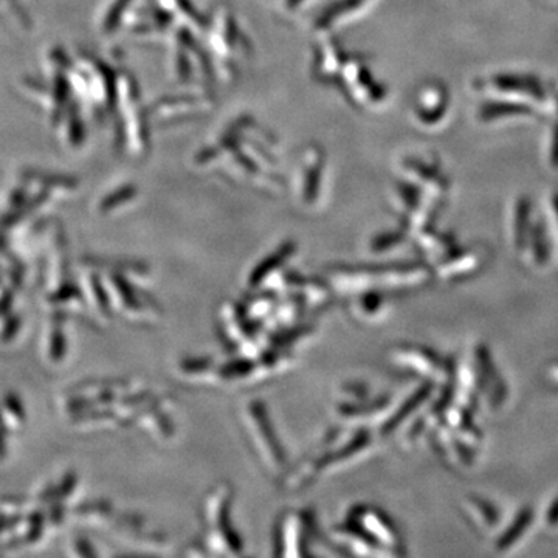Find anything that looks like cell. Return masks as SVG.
Listing matches in <instances>:
<instances>
[{
    "mask_svg": "<svg viewBox=\"0 0 558 558\" xmlns=\"http://www.w3.org/2000/svg\"><path fill=\"white\" fill-rule=\"evenodd\" d=\"M76 484H78V476H76V473H65L64 478L61 480L60 486L54 488L53 501L51 502L64 501V499L69 498L70 495H72V492L75 490Z\"/></svg>",
    "mask_w": 558,
    "mask_h": 558,
    "instance_id": "cell-20",
    "label": "cell"
},
{
    "mask_svg": "<svg viewBox=\"0 0 558 558\" xmlns=\"http://www.w3.org/2000/svg\"><path fill=\"white\" fill-rule=\"evenodd\" d=\"M245 425H247L250 438H252L253 446L258 450L264 465L270 473L279 475L284 473L286 469V454L282 450L281 442L277 438L274 425H271L269 413L266 407L258 400L250 402L244 410Z\"/></svg>",
    "mask_w": 558,
    "mask_h": 558,
    "instance_id": "cell-2",
    "label": "cell"
},
{
    "mask_svg": "<svg viewBox=\"0 0 558 558\" xmlns=\"http://www.w3.org/2000/svg\"><path fill=\"white\" fill-rule=\"evenodd\" d=\"M344 395L351 396V398L357 399L355 402H360V399H365L368 391L363 387L362 384H349L348 387L343 389Z\"/></svg>",
    "mask_w": 558,
    "mask_h": 558,
    "instance_id": "cell-26",
    "label": "cell"
},
{
    "mask_svg": "<svg viewBox=\"0 0 558 558\" xmlns=\"http://www.w3.org/2000/svg\"><path fill=\"white\" fill-rule=\"evenodd\" d=\"M49 517H50L51 524H54V526H60L62 521H64V517H65L64 501L51 502Z\"/></svg>",
    "mask_w": 558,
    "mask_h": 558,
    "instance_id": "cell-24",
    "label": "cell"
},
{
    "mask_svg": "<svg viewBox=\"0 0 558 558\" xmlns=\"http://www.w3.org/2000/svg\"><path fill=\"white\" fill-rule=\"evenodd\" d=\"M295 252V247L292 244L282 245L275 255H270L269 258L264 259L255 270H253L252 277L248 279L250 288H260L264 282L269 281L271 275L277 274V270L281 269L282 264L286 263Z\"/></svg>",
    "mask_w": 558,
    "mask_h": 558,
    "instance_id": "cell-7",
    "label": "cell"
},
{
    "mask_svg": "<svg viewBox=\"0 0 558 558\" xmlns=\"http://www.w3.org/2000/svg\"><path fill=\"white\" fill-rule=\"evenodd\" d=\"M7 433H9L7 427H0V461L7 457Z\"/></svg>",
    "mask_w": 558,
    "mask_h": 558,
    "instance_id": "cell-30",
    "label": "cell"
},
{
    "mask_svg": "<svg viewBox=\"0 0 558 558\" xmlns=\"http://www.w3.org/2000/svg\"><path fill=\"white\" fill-rule=\"evenodd\" d=\"M384 303L385 301L379 293L368 290V292H362L359 296H355L349 310L355 318H373L374 315L379 314Z\"/></svg>",
    "mask_w": 558,
    "mask_h": 558,
    "instance_id": "cell-9",
    "label": "cell"
},
{
    "mask_svg": "<svg viewBox=\"0 0 558 558\" xmlns=\"http://www.w3.org/2000/svg\"><path fill=\"white\" fill-rule=\"evenodd\" d=\"M110 282H112L113 289L119 293L121 303H123L128 311L138 315H146L149 318L159 317V304L150 299L149 295H146L143 290L135 289L131 284L130 279L116 271V274H110Z\"/></svg>",
    "mask_w": 558,
    "mask_h": 558,
    "instance_id": "cell-5",
    "label": "cell"
},
{
    "mask_svg": "<svg viewBox=\"0 0 558 558\" xmlns=\"http://www.w3.org/2000/svg\"><path fill=\"white\" fill-rule=\"evenodd\" d=\"M76 553L80 554L81 557H97V550L94 549L92 543L87 538H76L75 542Z\"/></svg>",
    "mask_w": 558,
    "mask_h": 558,
    "instance_id": "cell-25",
    "label": "cell"
},
{
    "mask_svg": "<svg viewBox=\"0 0 558 558\" xmlns=\"http://www.w3.org/2000/svg\"><path fill=\"white\" fill-rule=\"evenodd\" d=\"M24 545H28L27 539H25V537H13L9 539V542L3 543V545H0V554L22 548V546Z\"/></svg>",
    "mask_w": 558,
    "mask_h": 558,
    "instance_id": "cell-28",
    "label": "cell"
},
{
    "mask_svg": "<svg viewBox=\"0 0 558 558\" xmlns=\"http://www.w3.org/2000/svg\"><path fill=\"white\" fill-rule=\"evenodd\" d=\"M83 264L89 267H98V269H112L113 271H137L138 275H146V271H148V267L132 263V260L86 258L83 259Z\"/></svg>",
    "mask_w": 558,
    "mask_h": 558,
    "instance_id": "cell-11",
    "label": "cell"
},
{
    "mask_svg": "<svg viewBox=\"0 0 558 558\" xmlns=\"http://www.w3.org/2000/svg\"><path fill=\"white\" fill-rule=\"evenodd\" d=\"M180 374L191 380H215V365L208 359H191L180 363Z\"/></svg>",
    "mask_w": 558,
    "mask_h": 558,
    "instance_id": "cell-10",
    "label": "cell"
},
{
    "mask_svg": "<svg viewBox=\"0 0 558 558\" xmlns=\"http://www.w3.org/2000/svg\"><path fill=\"white\" fill-rule=\"evenodd\" d=\"M44 524H46V513L43 510H35L31 517H28V531L25 535L28 545L32 543L39 542L44 534Z\"/></svg>",
    "mask_w": 558,
    "mask_h": 558,
    "instance_id": "cell-19",
    "label": "cell"
},
{
    "mask_svg": "<svg viewBox=\"0 0 558 558\" xmlns=\"http://www.w3.org/2000/svg\"><path fill=\"white\" fill-rule=\"evenodd\" d=\"M112 418H119V414H117L116 410L98 409V407L72 414V421L75 422V424L94 421H112Z\"/></svg>",
    "mask_w": 558,
    "mask_h": 558,
    "instance_id": "cell-17",
    "label": "cell"
},
{
    "mask_svg": "<svg viewBox=\"0 0 558 558\" xmlns=\"http://www.w3.org/2000/svg\"><path fill=\"white\" fill-rule=\"evenodd\" d=\"M22 521V515L17 513V515L5 517L0 515V535L5 531H10V529L16 527Z\"/></svg>",
    "mask_w": 558,
    "mask_h": 558,
    "instance_id": "cell-27",
    "label": "cell"
},
{
    "mask_svg": "<svg viewBox=\"0 0 558 558\" xmlns=\"http://www.w3.org/2000/svg\"><path fill=\"white\" fill-rule=\"evenodd\" d=\"M130 388V381L120 379H89L80 381V384L72 385L68 389V395H75L80 391H90V389H128Z\"/></svg>",
    "mask_w": 558,
    "mask_h": 558,
    "instance_id": "cell-12",
    "label": "cell"
},
{
    "mask_svg": "<svg viewBox=\"0 0 558 558\" xmlns=\"http://www.w3.org/2000/svg\"><path fill=\"white\" fill-rule=\"evenodd\" d=\"M422 275L411 270H377L366 267H336L330 270L329 282L341 293H362L373 290L374 281L381 279L387 286H407L421 281Z\"/></svg>",
    "mask_w": 558,
    "mask_h": 558,
    "instance_id": "cell-3",
    "label": "cell"
},
{
    "mask_svg": "<svg viewBox=\"0 0 558 558\" xmlns=\"http://www.w3.org/2000/svg\"><path fill=\"white\" fill-rule=\"evenodd\" d=\"M286 288L293 290L303 300H311L312 303L322 304L328 300L329 289L315 279L303 278L300 275H288L284 279Z\"/></svg>",
    "mask_w": 558,
    "mask_h": 558,
    "instance_id": "cell-8",
    "label": "cell"
},
{
    "mask_svg": "<svg viewBox=\"0 0 558 558\" xmlns=\"http://www.w3.org/2000/svg\"><path fill=\"white\" fill-rule=\"evenodd\" d=\"M14 295H16V290L13 288L3 289L2 295H0V317H9L13 310Z\"/></svg>",
    "mask_w": 558,
    "mask_h": 558,
    "instance_id": "cell-23",
    "label": "cell"
},
{
    "mask_svg": "<svg viewBox=\"0 0 558 558\" xmlns=\"http://www.w3.org/2000/svg\"><path fill=\"white\" fill-rule=\"evenodd\" d=\"M3 402H5L7 410H9L17 421L24 422L25 418H27V411H25L24 403H22L20 396L14 395V392H9L5 399H3Z\"/></svg>",
    "mask_w": 558,
    "mask_h": 558,
    "instance_id": "cell-22",
    "label": "cell"
},
{
    "mask_svg": "<svg viewBox=\"0 0 558 558\" xmlns=\"http://www.w3.org/2000/svg\"><path fill=\"white\" fill-rule=\"evenodd\" d=\"M54 488H57L54 484H49L46 490L39 495L40 505H50V502L53 501Z\"/></svg>",
    "mask_w": 558,
    "mask_h": 558,
    "instance_id": "cell-29",
    "label": "cell"
},
{
    "mask_svg": "<svg viewBox=\"0 0 558 558\" xmlns=\"http://www.w3.org/2000/svg\"><path fill=\"white\" fill-rule=\"evenodd\" d=\"M68 354V339H65L62 325H54L50 337V357L53 362H61Z\"/></svg>",
    "mask_w": 558,
    "mask_h": 558,
    "instance_id": "cell-16",
    "label": "cell"
},
{
    "mask_svg": "<svg viewBox=\"0 0 558 558\" xmlns=\"http://www.w3.org/2000/svg\"><path fill=\"white\" fill-rule=\"evenodd\" d=\"M277 296L266 295L253 300L252 303H250L248 306L245 307V311H247L250 318H253L255 319V322H258V319L270 317V315L274 314V311L277 310Z\"/></svg>",
    "mask_w": 558,
    "mask_h": 558,
    "instance_id": "cell-13",
    "label": "cell"
},
{
    "mask_svg": "<svg viewBox=\"0 0 558 558\" xmlns=\"http://www.w3.org/2000/svg\"><path fill=\"white\" fill-rule=\"evenodd\" d=\"M351 523L357 524L381 548H396V545L399 543L388 521L384 520V517L377 513L376 510L365 508L355 510L352 513Z\"/></svg>",
    "mask_w": 558,
    "mask_h": 558,
    "instance_id": "cell-6",
    "label": "cell"
},
{
    "mask_svg": "<svg viewBox=\"0 0 558 558\" xmlns=\"http://www.w3.org/2000/svg\"><path fill=\"white\" fill-rule=\"evenodd\" d=\"M92 290H94L95 301H97L98 307L105 317H112V304H110L108 290L102 286L101 278L97 274L90 277Z\"/></svg>",
    "mask_w": 558,
    "mask_h": 558,
    "instance_id": "cell-18",
    "label": "cell"
},
{
    "mask_svg": "<svg viewBox=\"0 0 558 558\" xmlns=\"http://www.w3.org/2000/svg\"><path fill=\"white\" fill-rule=\"evenodd\" d=\"M0 427H5V421H3L2 411H0Z\"/></svg>",
    "mask_w": 558,
    "mask_h": 558,
    "instance_id": "cell-31",
    "label": "cell"
},
{
    "mask_svg": "<svg viewBox=\"0 0 558 558\" xmlns=\"http://www.w3.org/2000/svg\"><path fill=\"white\" fill-rule=\"evenodd\" d=\"M233 492L222 484L216 487L209 494L205 502V523H207L208 548L216 554H230V556H240L242 553V542L238 537V532L231 527L230 506Z\"/></svg>",
    "mask_w": 558,
    "mask_h": 558,
    "instance_id": "cell-1",
    "label": "cell"
},
{
    "mask_svg": "<svg viewBox=\"0 0 558 558\" xmlns=\"http://www.w3.org/2000/svg\"><path fill=\"white\" fill-rule=\"evenodd\" d=\"M69 300H76L84 303V293L76 282L64 279L61 288L58 289L57 292L51 293L49 301L50 303H65V301Z\"/></svg>",
    "mask_w": 558,
    "mask_h": 558,
    "instance_id": "cell-15",
    "label": "cell"
},
{
    "mask_svg": "<svg viewBox=\"0 0 558 558\" xmlns=\"http://www.w3.org/2000/svg\"><path fill=\"white\" fill-rule=\"evenodd\" d=\"M2 275H0V288H2Z\"/></svg>",
    "mask_w": 558,
    "mask_h": 558,
    "instance_id": "cell-33",
    "label": "cell"
},
{
    "mask_svg": "<svg viewBox=\"0 0 558 558\" xmlns=\"http://www.w3.org/2000/svg\"><path fill=\"white\" fill-rule=\"evenodd\" d=\"M0 275H5V270H3L2 266H0Z\"/></svg>",
    "mask_w": 558,
    "mask_h": 558,
    "instance_id": "cell-32",
    "label": "cell"
},
{
    "mask_svg": "<svg viewBox=\"0 0 558 558\" xmlns=\"http://www.w3.org/2000/svg\"><path fill=\"white\" fill-rule=\"evenodd\" d=\"M310 520L299 512L284 513L277 529V556L303 557Z\"/></svg>",
    "mask_w": 558,
    "mask_h": 558,
    "instance_id": "cell-4",
    "label": "cell"
},
{
    "mask_svg": "<svg viewBox=\"0 0 558 558\" xmlns=\"http://www.w3.org/2000/svg\"><path fill=\"white\" fill-rule=\"evenodd\" d=\"M78 515H101L110 517L113 513V506L106 499H90V501L81 502L73 509Z\"/></svg>",
    "mask_w": 558,
    "mask_h": 558,
    "instance_id": "cell-14",
    "label": "cell"
},
{
    "mask_svg": "<svg viewBox=\"0 0 558 558\" xmlns=\"http://www.w3.org/2000/svg\"><path fill=\"white\" fill-rule=\"evenodd\" d=\"M22 326V319L20 315H9L7 317L5 325H3L2 332H0V340L3 343H10V341L14 340V337L17 336Z\"/></svg>",
    "mask_w": 558,
    "mask_h": 558,
    "instance_id": "cell-21",
    "label": "cell"
}]
</instances>
